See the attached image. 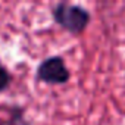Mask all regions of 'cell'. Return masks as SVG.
<instances>
[{"label":"cell","instance_id":"obj_4","mask_svg":"<svg viewBox=\"0 0 125 125\" xmlns=\"http://www.w3.org/2000/svg\"><path fill=\"white\" fill-rule=\"evenodd\" d=\"M10 83H12V75L9 69L0 63V93L6 91L10 87Z\"/></svg>","mask_w":125,"mask_h":125},{"label":"cell","instance_id":"obj_3","mask_svg":"<svg viewBox=\"0 0 125 125\" xmlns=\"http://www.w3.org/2000/svg\"><path fill=\"white\" fill-rule=\"evenodd\" d=\"M24 124V109L21 106H13L9 109V118L0 121V125H22Z\"/></svg>","mask_w":125,"mask_h":125},{"label":"cell","instance_id":"obj_1","mask_svg":"<svg viewBox=\"0 0 125 125\" xmlns=\"http://www.w3.org/2000/svg\"><path fill=\"white\" fill-rule=\"evenodd\" d=\"M52 16L60 28L72 35L83 34L91 21V15L87 9L80 5H71L68 2H59L52 9Z\"/></svg>","mask_w":125,"mask_h":125},{"label":"cell","instance_id":"obj_2","mask_svg":"<svg viewBox=\"0 0 125 125\" xmlns=\"http://www.w3.org/2000/svg\"><path fill=\"white\" fill-rule=\"evenodd\" d=\"M35 78L44 84L63 85L71 80V72L60 56H49L37 66Z\"/></svg>","mask_w":125,"mask_h":125}]
</instances>
